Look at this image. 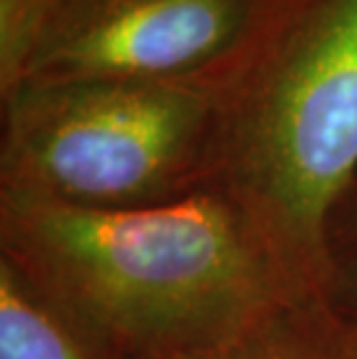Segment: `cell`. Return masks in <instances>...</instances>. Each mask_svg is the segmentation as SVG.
Masks as SVG:
<instances>
[{
	"label": "cell",
	"mask_w": 357,
	"mask_h": 359,
	"mask_svg": "<svg viewBox=\"0 0 357 359\" xmlns=\"http://www.w3.org/2000/svg\"><path fill=\"white\" fill-rule=\"evenodd\" d=\"M0 259L116 359H181L318 294L214 190L144 209L0 193Z\"/></svg>",
	"instance_id": "6da1fadb"
},
{
	"label": "cell",
	"mask_w": 357,
	"mask_h": 359,
	"mask_svg": "<svg viewBox=\"0 0 357 359\" xmlns=\"http://www.w3.org/2000/svg\"><path fill=\"white\" fill-rule=\"evenodd\" d=\"M207 81L216 130L204 190L321 294L325 220L357 179V0H276Z\"/></svg>",
	"instance_id": "7a4b0ae2"
},
{
	"label": "cell",
	"mask_w": 357,
	"mask_h": 359,
	"mask_svg": "<svg viewBox=\"0 0 357 359\" xmlns=\"http://www.w3.org/2000/svg\"><path fill=\"white\" fill-rule=\"evenodd\" d=\"M209 81L26 83L3 97L0 193L81 209H144L204 190Z\"/></svg>",
	"instance_id": "3957f363"
},
{
	"label": "cell",
	"mask_w": 357,
	"mask_h": 359,
	"mask_svg": "<svg viewBox=\"0 0 357 359\" xmlns=\"http://www.w3.org/2000/svg\"><path fill=\"white\" fill-rule=\"evenodd\" d=\"M274 3L47 0L19 86L90 79L207 81L255 35Z\"/></svg>",
	"instance_id": "277c9868"
},
{
	"label": "cell",
	"mask_w": 357,
	"mask_h": 359,
	"mask_svg": "<svg viewBox=\"0 0 357 359\" xmlns=\"http://www.w3.org/2000/svg\"><path fill=\"white\" fill-rule=\"evenodd\" d=\"M181 359H357V341L321 294L295 299L216 346Z\"/></svg>",
	"instance_id": "5b68a950"
},
{
	"label": "cell",
	"mask_w": 357,
	"mask_h": 359,
	"mask_svg": "<svg viewBox=\"0 0 357 359\" xmlns=\"http://www.w3.org/2000/svg\"><path fill=\"white\" fill-rule=\"evenodd\" d=\"M0 359H116L0 259Z\"/></svg>",
	"instance_id": "8992f818"
},
{
	"label": "cell",
	"mask_w": 357,
	"mask_h": 359,
	"mask_svg": "<svg viewBox=\"0 0 357 359\" xmlns=\"http://www.w3.org/2000/svg\"><path fill=\"white\" fill-rule=\"evenodd\" d=\"M321 297L357 341V179L325 220Z\"/></svg>",
	"instance_id": "52a82bcc"
},
{
	"label": "cell",
	"mask_w": 357,
	"mask_h": 359,
	"mask_svg": "<svg viewBox=\"0 0 357 359\" xmlns=\"http://www.w3.org/2000/svg\"><path fill=\"white\" fill-rule=\"evenodd\" d=\"M47 0H0V100L19 86Z\"/></svg>",
	"instance_id": "ba28073f"
}]
</instances>
